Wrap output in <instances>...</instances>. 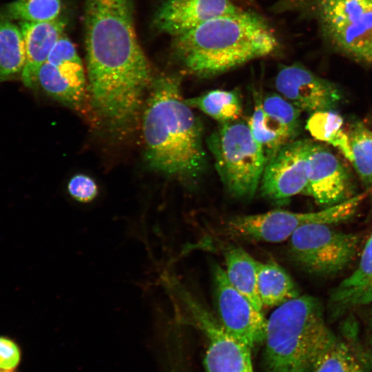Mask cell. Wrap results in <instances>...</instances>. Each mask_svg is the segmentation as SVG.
<instances>
[{"mask_svg":"<svg viewBox=\"0 0 372 372\" xmlns=\"http://www.w3.org/2000/svg\"><path fill=\"white\" fill-rule=\"evenodd\" d=\"M85 29L92 105L110 124H127L154 79L136 36L134 1L85 0Z\"/></svg>","mask_w":372,"mask_h":372,"instance_id":"obj_1","label":"cell"},{"mask_svg":"<svg viewBox=\"0 0 372 372\" xmlns=\"http://www.w3.org/2000/svg\"><path fill=\"white\" fill-rule=\"evenodd\" d=\"M150 87L143 116L146 161L154 170L195 183L207 168L203 127L183 97L181 76L162 74Z\"/></svg>","mask_w":372,"mask_h":372,"instance_id":"obj_2","label":"cell"},{"mask_svg":"<svg viewBox=\"0 0 372 372\" xmlns=\"http://www.w3.org/2000/svg\"><path fill=\"white\" fill-rule=\"evenodd\" d=\"M172 54L187 74L214 77L280 47L276 31L259 11L240 9L209 19L172 38Z\"/></svg>","mask_w":372,"mask_h":372,"instance_id":"obj_3","label":"cell"},{"mask_svg":"<svg viewBox=\"0 0 372 372\" xmlns=\"http://www.w3.org/2000/svg\"><path fill=\"white\" fill-rule=\"evenodd\" d=\"M333 333L317 298L303 295L285 302L267 320L264 372H310Z\"/></svg>","mask_w":372,"mask_h":372,"instance_id":"obj_4","label":"cell"},{"mask_svg":"<svg viewBox=\"0 0 372 372\" xmlns=\"http://www.w3.org/2000/svg\"><path fill=\"white\" fill-rule=\"evenodd\" d=\"M273 10L314 21L330 49L372 65V0H277Z\"/></svg>","mask_w":372,"mask_h":372,"instance_id":"obj_5","label":"cell"},{"mask_svg":"<svg viewBox=\"0 0 372 372\" xmlns=\"http://www.w3.org/2000/svg\"><path fill=\"white\" fill-rule=\"evenodd\" d=\"M206 142L227 192L235 198H252L259 187L266 158L247 121L219 124Z\"/></svg>","mask_w":372,"mask_h":372,"instance_id":"obj_6","label":"cell"},{"mask_svg":"<svg viewBox=\"0 0 372 372\" xmlns=\"http://www.w3.org/2000/svg\"><path fill=\"white\" fill-rule=\"evenodd\" d=\"M369 194V189H367L340 203L317 211L298 213L277 209L262 214L234 216L226 221L225 229L228 235L234 238L279 242L289 238L295 231L306 225H333L349 220Z\"/></svg>","mask_w":372,"mask_h":372,"instance_id":"obj_7","label":"cell"},{"mask_svg":"<svg viewBox=\"0 0 372 372\" xmlns=\"http://www.w3.org/2000/svg\"><path fill=\"white\" fill-rule=\"evenodd\" d=\"M289 251L307 272L332 277L347 269L356 259L360 236L340 231L329 224L300 227L289 238Z\"/></svg>","mask_w":372,"mask_h":372,"instance_id":"obj_8","label":"cell"},{"mask_svg":"<svg viewBox=\"0 0 372 372\" xmlns=\"http://www.w3.org/2000/svg\"><path fill=\"white\" fill-rule=\"evenodd\" d=\"M183 320L200 331L207 340L205 372H255L251 349L231 335L218 319L188 291H178Z\"/></svg>","mask_w":372,"mask_h":372,"instance_id":"obj_9","label":"cell"},{"mask_svg":"<svg viewBox=\"0 0 372 372\" xmlns=\"http://www.w3.org/2000/svg\"><path fill=\"white\" fill-rule=\"evenodd\" d=\"M86 85L82 61L72 42L63 34L40 68L34 88L40 86L52 98L78 109L84 102Z\"/></svg>","mask_w":372,"mask_h":372,"instance_id":"obj_10","label":"cell"},{"mask_svg":"<svg viewBox=\"0 0 372 372\" xmlns=\"http://www.w3.org/2000/svg\"><path fill=\"white\" fill-rule=\"evenodd\" d=\"M213 284L218 320L225 331L251 349L264 342L267 320L231 285L218 265H214Z\"/></svg>","mask_w":372,"mask_h":372,"instance_id":"obj_11","label":"cell"},{"mask_svg":"<svg viewBox=\"0 0 372 372\" xmlns=\"http://www.w3.org/2000/svg\"><path fill=\"white\" fill-rule=\"evenodd\" d=\"M313 143L309 139H295L284 145L266 163L259 185L265 198L283 203L295 195L303 194Z\"/></svg>","mask_w":372,"mask_h":372,"instance_id":"obj_12","label":"cell"},{"mask_svg":"<svg viewBox=\"0 0 372 372\" xmlns=\"http://www.w3.org/2000/svg\"><path fill=\"white\" fill-rule=\"evenodd\" d=\"M277 91L299 110L313 114L335 110L342 99L339 87L300 63L283 65L278 72Z\"/></svg>","mask_w":372,"mask_h":372,"instance_id":"obj_13","label":"cell"},{"mask_svg":"<svg viewBox=\"0 0 372 372\" xmlns=\"http://www.w3.org/2000/svg\"><path fill=\"white\" fill-rule=\"evenodd\" d=\"M303 194L323 208L356 194L353 176L347 167L327 147L315 142L309 155L307 183Z\"/></svg>","mask_w":372,"mask_h":372,"instance_id":"obj_14","label":"cell"},{"mask_svg":"<svg viewBox=\"0 0 372 372\" xmlns=\"http://www.w3.org/2000/svg\"><path fill=\"white\" fill-rule=\"evenodd\" d=\"M240 9L231 0H161L154 23L160 32L173 38L209 19Z\"/></svg>","mask_w":372,"mask_h":372,"instance_id":"obj_15","label":"cell"},{"mask_svg":"<svg viewBox=\"0 0 372 372\" xmlns=\"http://www.w3.org/2000/svg\"><path fill=\"white\" fill-rule=\"evenodd\" d=\"M67 20L63 15L43 22L19 21L25 50V64L21 74L23 84L34 88L37 73L57 41L64 34Z\"/></svg>","mask_w":372,"mask_h":372,"instance_id":"obj_16","label":"cell"},{"mask_svg":"<svg viewBox=\"0 0 372 372\" xmlns=\"http://www.w3.org/2000/svg\"><path fill=\"white\" fill-rule=\"evenodd\" d=\"M329 304L335 314L372 304V233L355 270L330 293Z\"/></svg>","mask_w":372,"mask_h":372,"instance_id":"obj_17","label":"cell"},{"mask_svg":"<svg viewBox=\"0 0 372 372\" xmlns=\"http://www.w3.org/2000/svg\"><path fill=\"white\" fill-rule=\"evenodd\" d=\"M310 372H371L366 358L353 340L335 333L318 353Z\"/></svg>","mask_w":372,"mask_h":372,"instance_id":"obj_18","label":"cell"},{"mask_svg":"<svg viewBox=\"0 0 372 372\" xmlns=\"http://www.w3.org/2000/svg\"><path fill=\"white\" fill-rule=\"evenodd\" d=\"M225 273L231 285L259 311H262L257 285L258 263L242 248L228 246L224 251Z\"/></svg>","mask_w":372,"mask_h":372,"instance_id":"obj_19","label":"cell"},{"mask_svg":"<svg viewBox=\"0 0 372 372\" xmlns=\"http://www.w3.org/2000/svg\"><path fill=\"white\" fill-rule=\"evenodd\" d=\"M258 291L262 306L276 307L300 296L287 271L273 260L258 263Z\"/></svg>","mask_w":372,"mask_h":372,"instance_id":"obj_20","label":"cell"},{"mask_svg":"<svg viewBox=\"0 0 372 372\" xmlns=\"http://www.w3.org/2000/svg\"><path fill=\"white\" fill-rule=\"evenodd\" d=\"M0 17V83L21 76L25 50L19 25Z\"/></svg>","mask_w":372,"mask_h":372,"instance_id":"obj_21","label":"cell"},{"mask_svg":"<svg viewBox=\"0 0 372 372\" xmlns=\"http://www.w3.org/2000/svg\"><path fill=\"white\" fill-rule=\"evenodd\" d=\"M247 123L254 137L264 152L266 163L296 137L285 126L263 111L258 98L255 101L254 111Z\"/></svg>","mask_w":372,"mask_h":372,"instance_id":"obj_22","label":"cell"},{"mask_svg":"<svg viewBox=\"0 0 372 372\" xmlns=\"http://www.w3.org/2000/svg\"><path fill=\"white\" fill-rule=\"evenodd\" d=\"M185 101L192 108L201 111L219 124L238 120L242 113V99L236 90H212L185 99Z\"/></svg>","mask_w":372,"mask_h":372,"instance_id":"obj_23","label":"cell"},{"mask_svg":"<svg viewBox=\"0 0 372 372\" xmlns=\"http://www.w3.org/2000/svg\"><path fill=\"white\" fill-rule=\"evenodd\" d=\"M352 154L351 164L363 185L372 186V130L360 121L353 122L347 132Z\"/></svg>","mask_w":372,"mask_h":372,"instance_id":"obj_24","label":"cell"},{"mask_svg":"<svg viewBox=\"0 0 372 372\" xmlns=\"http://www.w3.org/2000/svg\"><path fill=\"white\" fill-rule=\"evenodd\" d=\"M61 10V0H14L0 8V17L19 22H43L58 18Z\"/></svg>","mask_w":372,"mask_h":372,"instance_id":"obj_25","label":"cell"},{"mask_svg":"<svg viewBox=\"0 0 372 372\" xmlns=\"http://www.w3.org/2000/svg\"><path fill=\"white\" fill-rule=\"evenodd\" d=\"M344 120L333 110L311 114L307 121L306 130L318 141L334 147L346 132L342 130Z\"/></svg>","mask_w":372,"mask_h":372,"instance_id":"obj_26","label":"cell"},{"mask_svg":"<svg viewBox=\"0 0 372 372\" xmlns=\"http://www.w3.org/2000/svg\"><path fill=\"white\" fill-rule=\"evenodd\" d=\"M263 111L289 129L296 136L300 131V110L280 94L270 93L260 99Z\"/></svg>","mask_w":372,"mask_h":372,"instance_id":"obj_27","label":"cell"},{"mask_svg":"<svg viewBox=\"0 0 372 372\" xmlns=\"http://www.w3.org/2000/svg\"><path fill=\"white\" fill-rule=\"evenodd\" d=\"M68 191L72 198L81 203L92 202L99 192L95 181L84 174L74 176L68 184Z\"/></svg>","mask_w":372,"mask_h":372,"instance_id":"obj_28","label":"cell"},{"mask_svg":"<svg viewBox=\"0 0 372 372\" xmlns=\"http://www.w3.org/2000/svg\"><path fill=\"white\" fill-rule=\"evenodd\" d=\"M21 360V351L12 339L0 336V370L14 369Z\"/></svg>","mask_w":372,"mask_h":372,"instance_id":"obj_29","label":"cell"},{"mask_svg":"<svg viewBox=\"0 0 372 372\" xmlns=\"http://www.w3.org/2000/svg\"><path fill=\"white\" fill-rule=\"evenodd\" d=\"M12 370H13V369L0 370V372H14Z\"/></svg>","mask_w":372,"mask_h":372,"instance_id":"obj_30","label":"cell"},{"mask_svg":"<svg viewBox=\"0 0 372 372\" xmlns=\"http://www.w3.org/2000/svg\"><path fill=\"white\" fill-rule=\"evenodd\" d=\"M369 194L371 196L372 198V186L369 188Z\"/></svg>","mask_w":372,"mask_h":372,"instance_id":"obj_31","label":"cell"}]
</instances>
